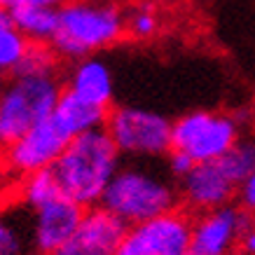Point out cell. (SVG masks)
<instances>
[{
	"label": "cell",
	"mask_w": 255,
	"mask_h": 255,
	"mask_svg": "<svg viewBox=\"0 0 255 255\" xmlns=\"http://www.w3.org/2000/svg\"><path fill=\"white\" fill-rule=\"evenodd\" d=\"M122 166V152L110 138L106 127L92 129L68 140L52 171L68 199L82 209H94L110 185L113 176Z\"/></svg>",
	"instance_id": "1"
},
{
	"label": "cell",
	"mask_w": 255,
	"mask_h": 255,
	"mask_svg": "<svg viewBox=\"0 0 255 255\" xmlns=\"http://www.w3.org/2000/svg\"><path fill=\"white\" fill-rule=\"evenodd\" d=\"M127 40L124 7L120 0H68L59 7L52 49L61 61L101 54Z\"/></svg>",
	"instance_id": "2"
},
{
	"label": "cell",
	"mask_w": 255,
	"mask_h": 255,
	"mask_svg": "<svg viewBox=\"0 0 255 255\" xmlns=\"http://www.w3.org/2000/svg\"><path fill=\"white\" fill-rule=\"evenodd\" d=\"M178 180L166 169L133 159L117 169L110 185L101 197L103 209L120 218L124 225H136L178 209Z\"/></svg>",
	"instance_id": "3"
},
{
	"label": "cell",
	"mask_w": 255,
	"mask_h": 255,
	"mask_svg": "<svg viewBox=\"0 0 255 255\" xmlns=\"http://www.w3.org/2000/svg\"><path fill=\"white\" fill-rule=\"evenodd\" d=\"M255 164V138H244L232 145L223 157L211 162H197L178 180V194L187 211L204 213L220 209L237 199L241 180Z\"/></svg>",
	"instance_id": "4"
},
{
	"label": "cell",
	"mask_w": 255,
	"mask_h": 255,
	"mask_svg": "<svg viewBox=\"0 0 255 255\" xmlns=\"http://www.w3.org/2000/svg\"><path fill=\"white\" fill-rule=\"evenodd\" d=\"M61 92L59 73L19 70L0 80V152L52 115Z\"/></svg>",
	"instance_id": "5"
},
{
	"label": "cell",
	"mask_w": 255,
	"mask_h": 255,
	"mask_svg": "<svg viewBox=\"0 0 255 255\" xmlns=\"http://www.w3.org/2000/svg\"><path fill=\"white\" fill-rule=\"evenodd\" d=\"M251 122L248 113H220V110H190L173 120L171 150L185 152L194 164L223 157L232 145L246 136Z\"/></svg>",
	"instance_id": "6"
},
{
	"label": "cell",
	"mask_w": 255,
	"mask_h": 255,
	"mask_svg": "<svg viewBox=\"0 0 255 255\" xmlns=\"http://www.w3.org/2000/svg\"><path fill=\"white\" fill-rule=\"evenodd\" d=\"M171 122L169 117L145 106H113L106 117V129L115 140L122 157L129 159H164L171 150Z\"/></svg>",
	"instance_id": "7"
},
{
	"label": "cell",
	"mask_w": 255,
	"mask_h": 255,
	"mask_svg": "<svg viewBox=\"0 0 255 255\" xmlns=\"http://www.w3.org/2000/svg\"><path fill=\"white\" fill-rule=\"evenodd\" d=\"M192 218L173 209L136 225H127L115 255H190Z\"/></svg>",
	"instance_id": "8"
},
{
	"label": "cell",
	"mask_w": 255,
	"mask_h": 255,
	"mask_svg": "<svg viewBox=\"0 0 255 255\" xmlns=\"http://www.w3.org/2000/svg\"><path fill=\"white\" fill-rule=\"evenodd\" d=\"M68 136L54 124L52 117L35 124L31 131H26L21 138H16L9 147L0 152V159L5 164V171L16 176L19 180L31 176L35 171L49 169L59 159L63 147L68 145Z\"/></svg>",
	"instance_id": "9"
},
{
	"label": "cell",
	"mask_w": 255,
	"mask_h": 255,
	"mask_svg": "<svg viewBox=\"0 0 255 255\" xmlns=\"http://www.w3.org/2000/svg\"><path fill=\"white\" fill-rule=\"evenodd\" d=\"M251 220L253 216L234 204L197 213L192 220L190 255H239V239Z\"/></svg>",
	"instance_id": "10"
},
{
	"label": "cell",
	"mask_w": 255,
	"mask_h": 255,
	"mask_svg": "<svg viewBox=\"0 0 255 255\" xmlns=\"http://www.w3.org/2000/svg\"><path fill=\"white\" fill-rule=\"evenodd\" d=\"M127 225L103 206L87 209L78 230L47 255H115Z\"/></svg>",
	"instance_id": "11"
},
{
	"label": "cell",
	"mask_w": 255,
	"mask_h": 255,
	"mask_svg": "<svg viewBox=\"0 0 255 255\" xmlns=\"http://www.w3.org/2000/svg\"><path fill=\"white\" fill-rule=\"evenodd\" d=\"M85 211L78 201L68 199L66 194L40 204L35 209H28L31 213V234L38 255L52 253L59 248L70 234L78 230Z\"/></svg>",
	"instance_id": "12"
},
{
	"label": "cell",
	"mask_w": 255,
	"mask_h": 255,
	"mask_svg": "<svg viewBox=\"0 0 255 255\" xmlns=\"http://www.w3.org/2000/svg\"><path fill=\"white\" fill-rule=\"evenodd\" d=\"M61 85L63 92L103 110H110L115 103V75L99 54L70 61L61 78Z\"/></svg>",
	"instance_id": "13"
},
{
	"label": "cell",
	"mask_w": 255,
	"mask_h": 255,
	"mask_svg": "<svg viewBox=\"0 0 255 255\" xmlns=\"http://www.w3.org/2000/svg\"><path fill=\"white\" fill-rule=\"evenodd\" d=\"M49 117L54 120V124L68 138H75L80 133L106 127L108 110L92 106V103H87V101L78 99V96H73L68 92H61V96H59V101L54 106V113Z\"/></svg>",
	"instance_id": "14"
},
{
	"label": "cell",
	"mask_w": 255,
	"mask_h": 255,
	"mask_svg": "<svg viewBox=\"0 0 255 255\" xmlns=\"http://www.w3.org/2000/svg\"><path fill=\"white\" fill-rule=\"evenodd\" d=\"M0 255H38L31 234V213L23 204L0 211Z\"/></svg>",
	"instance_id": "15"
},
{
	"label": "cell",
	"mask_w": 255,
	"mask_h": 255,
	"mask_svg": "<svg viewBox=\"0 0 255 255\" xmlns=\"http://www.w3.org/2000/svg\"><path fill=\"white\" fill-rule=\"evenodd\" d=\"M12 19H14V28L28 42L49 45L56 33L59 9L42 7V5H16L12 7Z\"/></svg>",
	"instance_id": "16"
},
{
	"label": "cell",
	"mask_w": 255,
	"mask_h": 255,
	"mask_svg": "<svg viewBox=\"0 0 255 255\" xmlns=\"http://www.w3.org/2000/svg\"><path fill=\"white\" fill-rule=\"evenodd\" d=\"M127 38L133 42L155 40L164 28V12L157 0H133L124 7Z\"/></svg>",
	"instance_id": "17"
},
{
	"label": "cell",
	"mask_w": 255,
	"mask_h": 255,
	"mask_svg": "<svg viewBox=\"0 0 255 255\" xmlns=\"http://www.w3.org/2000/svg\"><path fill=\"white\" fill-rule=\"evenodd\" d=\"M61 194H63V190H61V185H59V180H56L52 166L21 178L19 197H21V204L26 209H35V206L54 199V197H61Z\"/></svg>",
	"instance_id": "18"
},
{
	"label": "cell",
	"mask_w": 255,
	"mask_h": 255,
	"mask_svg": "<svg viewBox=\"0 0 255 255\" xmlns=\"http://www.w3.org/2000/svg\"><path fill=\"white\" fill-rule=\"evenodd\" d=\"M28 47H31V42L23 38L14 26L0 31V80L14 75L19 70Z\"/></svg>",
	"instance_id": "19"
},
{
	"label": "cell",
	"mask_w": 255,
	"mask_h": 255,
	"mask_svg": "<svg viewBox=\"0 0 255 255\" xmlns=\"http://www.w3.org/2000/svg\"><path fill=\"white\" fill-rule=\"evenodd\" d=\"M237 201H239V206L246 211V213L255 216V164L251 166L246 178L241 180L239 192H237Z\"/></svg>",
	"instance_id": "20"
},
{
	"label": "cell",
	"mask_w": 255,
	"mask_h": 255,
	"mask_svg": "<svg viewBox=\"0 0 255 255\" xmlns=\"http://www.w3.org/2000/svg\"><path fill=\"white\" fill-rule=\"evenodd\" d=\"M164 159H166V171H169L176 180H180V178L194 166L192 159H190L185 152H180V150H169V155L164 157Z\"/></svg>",
	"instance_id": "21"
},
{
	"label": "cell",
	"mask_w": 255,
	"mask_h": 255,
	"mask_svg": "<svg viewBox=\"0 0 255 255\" xmlns=\"http://www.w3.org/2000/svg\"><path fill=\"white\" fill-rule=\"evenodd\" d=\"M239 255H255V220L248 223L239 239Z\"/></svg>",
	"instance_id": "22"
},
{
	"label": "cell",
	"mask_w": 255,
	"mask_h": 255,
	"mask_svg": "<svg viewBox=\"0 0 255 255\" xmlns=\"http://www.w3.org/2000/svg\"><path fill=\"white\" fill-rule=\"evenodd\" d=\"M68 0H12V7H16V5H42V7H63Z\"/></svg>",
	"instance_id": "23"
},
{
	"label": "cell",
	"mask_w": 255,
	"mask_h": 255,
	"mask_svg": "<svg viewBox=\"0 0 255 255\" xmlns=\"http://www.w3.org/2000/svg\"><path fill=\"white\" fill-rule=\"evenodd\" d=\"M9 26H14V19H12V7L0 5V31H2V28H9Z\"/></svg>",
	"instance_id": "24"
},
{
	"label": "cell",
	"mask_w": 255,
	"mask_h": 255,
	"mask_svg": "<svg viewBox=\"0 0 255 255\" xmlns=\"http://www.w3.org/2000/svg\"><path fill=\"white\" fill-rule=\"evenodd\" d=\"M0 5H5V7H12V0H0Z\"/></svg>",
	"instance_id": "25"
},
{
	"label": "cell",
	"mask_w": 255,
	"mask_h": 255,
	"mask_svg": "<svg viewBox=\"0 0 255 255\" xmlns=\"http://www.w3.org/2000/svg\"><path fill=\"white\" fill-rule=\"evenodd\" d=\"M162 2H173V0H162Z\"/></svg>",
	"instance_id": "26"
}]
</instances>
